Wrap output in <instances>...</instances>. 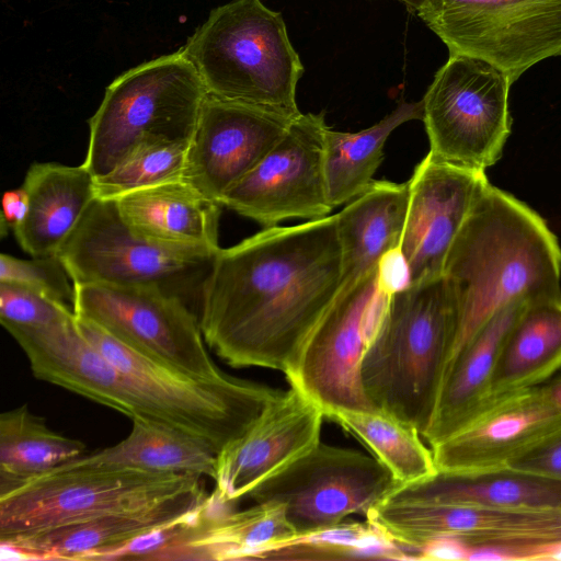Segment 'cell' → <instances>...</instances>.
Returning <instances> with one entry per match:
<instances>
[{"label": "cell", "mask_w": 561, "mask_h": 561, "mask_svg": "<svg viewBox=\"0 0 561 561\" xmlns=\"http://www.w3.org/2000/svg\"><path fill=\"white\" fill-rule=\"evenodd\" d=\"M203 478L131 467L64 463L0 492V540L157 504L202 489Z\"/></svg>", "instance_id": "52a82bcc"}, {"label": "cell", "mask_w": 561, "mask_h": 561, "mask_svg": "<svg viewBox=\"0 0 561 561\" xmlns=\"http://www.w3.org/2000/svg\"><path fill=\"white\" fill-rule=\"evenodd\" d=\"M377 278L379 287L389 296L411 284L410 266L400 247L387 251L380 257Z\"/></svg>", "instance_id": "8d00e7d4"}, {"label": "cell", "mask_w": 561, "mask_h": 561, "mask_svg": "<svg viewBox=\"0 0 561 561\" xmlns=\"http://www.w3.org/2000/svg\"><path fill=\"white\" fill-rule=\"evenodd\" d=\"M389 297L379 287L377 268L341 287L286 376L289 386L314 401L325 417L339 411L375 410L364 392L360 367Z\"/></svg>", "instance_id": "5bb4252c"}, {"label": "cell", "mask_w": 561, "mask_h": 561, "mask_svg": "<svg viewBox=\"0 0 561 561\" xmlns=\"http://www.w3.org/2000/svg\"><path fill=\"white\" fill-rule=\"evenodd\" d=\"M207 95L182 48L127 70L106 88L89 121L83 164L96 179L142 141H190Z\"/></svg>", "instance_id": "8992f818"}, {"label": "cell", "mask_w": 561, "mask_h": 561, "mask_svg": "<svg viewBox=\"0 0 561 561\" xmlns=\"http://www.w3.org/2000/svg\"><path fill=\"white\" fill-rule=\"evenodd\" d=\"M560 432V410L545 386H536L491 403L462 430L430 447L438 471L477 473L507 468Z\"/></svg>", "instance_id": "d6986e66"}, {"label": "cell", "mask_w": 561, "mask_h": 561, "mask_svg": "<svg viewBox=\"0 0 561 561\" xmlns=\"http://www.w3.org/2000/svg\"><path fill=\"white\" fill-rule=\"evenodd\" d=\"M412 560L369 522H343L337 526L297 535L263 552L257 560Z\"/></svg>", "instance_id": "1f68e13d"}, {"label": "cell", "mask_w": 561, "mask_h": 561, "mask_svg": "<svg viewBox=\"0 0 561 561\" xmlns=\"http://www.w3.org/2000/svg\"><path fill=\"white\" fill-rule=\"evenodd\" d=\"M559 368L561 295L531 299L525 304L502 345L490 385L489 405L540 385Z\"/></svg>", "instance_id": "484cf974"}, {"label": "cell", "mask_w": 561, "mask_h": 561, "mask_svg": "<svg viewBox=\"0 0 561 561\" xmlns=\"http://www.w3.org/2000/svg\"><path fill=\"white\" fill-rule=\"evenodd\" d=\"M140 237L174 249L218 253L221 205L184 179L137 190L115 199Z\"/></svg>", "instance_id": "44dd1931"}, {"label": "cell", "mask_w": 561, "mask_h": 561, "mask_svg": "<svg viewBox=\"0 0 561 561\" xmlns=\"http://www.w3.org/2000/svg\"><path fill=\"white\" fill-rule=\"evenodd\" d=\"M324 414L299 389L283 390L216 460L215 489L219 503L236 506L263 481L301 457L321 439Z\"/></svg>", "instance_id": "e0dca14e"}, {"label": "cell", "mask_w": 561, "mask_h": 561, "mask_svg": "<svg viewBox=\"0 0 561 561\" xmlns=\"http://www.w3.org/2000/svg\"><path fill=\"white\" fill-rule=\"evenodd\" d=\"M131 421L126 438L66 465L195 473L214 480L217 453L206 440L153 420L136 417Z\"/></svg>", "instance_id": "83f0119b"}, {"label": "cell", "mask_w": 561, "mask_h": 561, "mask_svg": "<svg viewBox=\"0 0 561 561\" xmlns=\"http://www.w3.org/2000/svg\"><path fill=\"white\" fill-rule=\"evenodd\" d=\"M27 213L13 232L31 256L57 255L95 199V178L81 165L33 163L26 172Z\"/></svg>", "instance_id": "7402d4cb"}, {"label": "cell", "mask_w": 561, "mask_h": 561, "mask_svg": "<svg viewBox=\"0 0 561 561\" xmlns=\"http://www.w3.org/2000/svg\"><path fill=\"white\" fill-rule=\"evenodd\" d=\"M374 455L319 442L263 481L247 499L279 502L297 535L331 528L364 515L400 488Z\"/></svg>", "instance_id": "7c38bea8"}, {"label": "cell", "mask_w": 561, "mask_h": 561, "mask_svg": "<svg viewBox=\"0 0 561 561\" xmlns=\"http://www.w3.org/2000/svg\"><path fill=\"white\" fill-rule=\"evenodd\" d=\"M417 560L437 540L463 548V560H561V514L513 512L389 495L366 516Z\"/></svg>", "instance_id": "ba28073f"}, {"label": "cell", "mask_w": 561, "mask_h": 561, "mask_svg": "<svg viewBox=\"0 0 561 561\" xmlns=\"http://www.w3.org/2000/svg\"><path fill=\"white\" fill-rule=\"evenodd\" d=\"M75 313L135 351L182 374L219 379L198 316L181 297L157 287L73 284Z\"/></svg>", "instance_id": "4fadbf2b"}, {"label": "cell", "mask_w": 561, "mask_h": 561, "mask_svg": "<svg viewBox=\"0 0 561 561\" xmlns=\"http://www.w3.org/2000/svg\"><path fill=\"white\" fill-rule=\"evenodd\" d=\"M28 206L27 193L23 184L8 190L2 197L0 232L4 237L9 231L14 232L23 222Z\"/></svg>", "instance_id": "74e56055"}, {"label": "cell", "mask_w": 561, "mask_h": 561, "mask_svg": "<svg viewBox=\"0 0 561 561\" xmlns=\"http://www.w3.org/2000/svg\"><path fill=\"white\" fill-rule=\"evenodd\" d=\"M392 494L513 512L561 514V480L511 468L477 473L438 471L430 479L400 486Z\"/></svg>", "instance_id": "cb8c5ba5"}, {"label": "cell", "mask_w": 561, "mask_h": 561, "mask_svg": "<svg viewBox=\"0 0 561 561\" xmlns=\"http://www.w3.org/2000/svg\"><path fill=\"white\" fill-rule=\"evenodd\" d=\"M188 146L186 140L140 142L108 173L95 179L96 197L116 199L137 190L183 179Z\"/></svg>", "instance_id": "d6a6232c"}, {"label": "cell", "mask_w": 561, "mask_h": 561, "mask_svg": "<svg viewBox=\"0 0 561 561\" xmlns=\"http://www.w3.org/2000/svg\"><path fill=\"white\" fill-rule=\"evenodd\" d=\"M416 13L449 55L483 60L512 82L561 56V0H425Z\"/></svg>", "instance_id": "8fae6325"}, {"label": "cell", "mask_w": 561, "mask_h": 561, "mask_svg": "<svg viewBox=\"0 0 561 561\" xmlns=\"http://www.w3.org/2000/svg\"><path fill=\"white\" fill-rule=\"evenodd\" d=\"M207 499L209 515L184 548L182 560H257L266 550L297 536L283 503L259 502L236 510L211 494Z\"/></svg>", "instance_id": "4316f807"}, {"label": "cell", "mask_w": 561, "mask_h": 561, "mask_svg": "<svg viewBox=\"0 0 561 561\" xmlns=\"http://www.w3.org/2000/svg\"><path fill=\"white\" fill-rule=\"evenodd\" d=\"M336 214L220 249L201 290L208 347L233 367L290 374L342 286Z\"/></svg>", "instance_id": "6da1fadb"}, {"label": "cell", "mask_w": 561, "mask_h": 561, "mask_svg": "<svg viewBox=\"0 0 561 561\" xmlns=\"http://www.w3.org/2000/svg\"><path fill=\"white\" fill-rule=\"evenodd\" d=\"M76 318L75 310L27 286L0 282V321L3 328H46Z\"/></svg>", "instance_id": "836d02e7"}, {"label": "cell", "mask_w": 561, "mask_h": 561, "mask_svg": "<svg viewBox=\"0 0 561 561\" xmlns=\"http://www.w3.org/2000/svg\"><path fill=\"white\" fill-rule=\"evenodd\" d=\"M488 184L484 171L446 163L430 151L414 168L400 244L411 283L444 274L449 249Z\"/></svg>", "instance_id": "ac0fdd59"}, {"label": "cell", "mask_w": 561, "mask_h": 561, "mask_svg": "<svg viewBox=\"0 0 561 561\" xmlns=\"http://www.w3.org/2000/svg\"><path fill=\"white\" fill-rule=\"evenodd\" d=\"M507 468L561 480V432L513 460Z\"/></svg>", "instance_id": "d590c367"}, {"label": "cell", "mask_w": 561, "mask_h": 561, "mask_svg": "<svg viewBox=\"0 0 561 561\" xmlns=\"http://www.w3.org/2000/svg\"><path fill=\"white\" fill-rule=\"evenodd\" d=\"M423 103L401 102L375 125L360 131H339L327 127L324 137V172L332 207L351 202L373 182L381 164L383 147L400 125L422 119Z\"/></svg>", "instance_id": "f1b7e54d"}, {"label": "cell", "mask_w": 561, "mask_h": 561, "mask_svg": "<svg viewBox=\"0 0 561 561\" xmlns=\"http://www.w3.org/2000/svg\"><path fill=\"white\" fill-rule=\"evenodd\" d=\"M35 378L206 440L218 454L283 390L226 375L198 379L135 351L92 321L9 328Z\"/></svg>", "instance_id": "7a4b0ae2"}, {"label": "cell", "mask_w": 561, "mask_h": 561, "mask_svg": "<svg viewBox=\"0 0 561 561\" xmlns=\"http://www.w3.org/2000/svg\"><path fill=\"white\" fill-rule=\"evenodd\" d=\"M183 51L209 95L299 115L296 88L304 73L280 12L261 0L214 9Z\"/></svg>", "instance_id": "5b68a950"}, {"label": "cell", "mask_w": 561, "mask_h": 561, "mask_svg": "<svg viewBox=\"0 0 561 561\" xmlns=\"http://www.w3.org/2000/svg\"><path fill=\"white\" fill-rule=\"evenodd\" d=\"M216 254L151 242L127 226L115 199L95 197L57 255L73 284L157 287L199 300Z\"/></svg>", "instance_id": "9c48e42d"}, {"label": "cell", "mask_w": 561, "mask_h": 561, "mask_svg": "<svg viewBox=\"0 0 561 561\" xmlns=\"http://www.w3.org/2000/svg\"><path fill=\"white\" fill-rule=\"evenodd\" d=\"M330 419L365 445L401 486L438 472L432 448L425 446L417 430L388 413L339 411Z\"/></svg>", "instance_id": "4dcf8cb0"}, {"label": "cell", "mask_w": 561, "mask_h": 561, "mask_svg": "<svg viewBox=\"0 0 561 561\" xmlns=\"http://www.w3.org/2000/svg\"><path fill=\"white\" fill-rule=\"evenodd\" d=\"M87 445L50 430L23 404L0 415V492L85 455Z\"/></svg>", "instance_id": "f546056e"}, {"label": "cell", "mask_w": 561, "mask_h": 561, "mask_svg": "<svg viewBox=\"0 0 561 561\" xmlns=\"http://www.w3.org/2000/svg\"><path fill=\"white\" fill-rule=\"evenodd\" d=\"M408 199V182L374 181L336 214L343 263L341 287L377 268L387 251L400 247Z\"/></svg>", "instance_id": "d4e9b609"}, {"label": "cell", "mask_w": 561, "mask_h": 561, "mask_svg": "<svg viewBox=\"0 0 561 561\" xmlns=\"http://www.w3.org/2000/svg\"><path fill=\"white\" fill-rule=\"evenodd\" d=\"M512 83L483 60L449 55L422 99L430 152L474 171L496 163L511 134Z\"/></svg>", "instance_id": "30bf717a"}, {"label": "cell", "mask_w": 561, "mask_h": 561, "mask_svg": "<svg viewBox=\"0 0 561 561\" xmlns=\"http://www.w3.org/2000/svg\"><path fill=\"white\" fill-rule=\"evenodd\" d=\"M459 325L458 296L444 274L391 295L360 367L371 407L423 437L438 404Z\"/></svg>", "instance_id": "277c9868"}, {"label": "cell", "mask_w": 561, "mask_h": 561, "mask_svg": "<svg viewBox=\"0 0 561 561\" xmlns=\"http://www.w3.org/2000/svg\"><path fill=\"white\" fill-rule=\"evenodd\" d=\"M444 275L460 306L448 373L500 310L517 300L561 295V248L534 209L489 183L449 249Z\"/></svg>", "instance_id": "3957f363"}, {"label": "cell", "mask_w": 561, "mask_h": 561, "mask_svg": "<svg viewBox=\"0 0 561 561\" xmlns=\"http://www.w3.org/2000/svg\"><path fill=\"white\" fill-rule=\"evenodd\" d=\"M545 388L551 401L561 412V376L551 380L548 385H545Z\"/></svg>", "instance_id": "f35d334b"}, {"label": "cell", "mask_w": 561, "mask_h": 561, "mask_svg": "<svg viewBox=\"0 0 561 561\" xmlns=\"http://www.w3.org/2000/svg\"><path fill=\"white\" fill-rule=\"evenodd\" d=\"M0 282L27 286L75 310V285L58 255L24 260L2 253Z\"/></svg>", "instance_id": "e575fe53"}, {"label": "cell", "mask_w": 561, "mask_h": 561, "mask_svg": "<svg viewBox=\"0 0 561 561\" xmlns=\"http://www.w3.org/2000/svg\"><path fill=\"white\" fill-rule=\"evenodd\" d=\"M409 5L412 10L419 11L421 7L424 4L425 0H399Z\"/></svg>", "instance_id": "ab89813d"}, {"label": "cell", "mask_w": 561, "mask_h": 561, "mask_svg": "<svg viewBox=\"0 0 561 561\" xmlns=\"http://www.w3.org/2000/svg\"><path fill=\"white\" fill-rule=\"evenodd\" d=\"M206 496L202 488L145 507L2 539L0 550L10 560L100 561L105 553L195 508Z\"/></svg>", "instance_id": "ffe728a7"}, {"label": "cell", "mask_w": 561, "mask_h": 561, "mask_svg": "<svg viewBox=\"0 0 561 561\" xmlns=\"http://www.w3.org/2000/svg\"><path fill=\"white\" fill-rule=\"evenodd\" d=\"M324 112L298 115L270 152L220 204L265 228L330 215L324 172Z\"/></svg>", "instance_id": "9a60e30c"}, {"label": "cell", "mask_w": 561, "mask_h": 561, "mask_svg": "<svg viewBox=\"0 0 561 561\" xmlns=\"http://www.w3.org/2000/svg\"><path fill=\"white\" fill-rule=\"evenodd\" d=\"M527 301H514L495 313L457 356L423 436L430 446L459 432L486 409L500 351Z\"/></svg>", "instance_id": "603a6c76"}, {"label": "cell", "mask_w": 561, "mask_h": 561, "mask_svg": "<svg viewBox=\"0 0 561 561\" xmlns=\"http://www.w3.org/2000/svg\"><path fill=\"white\" fill-rule=\"evenodd\" d=\"M297 116L208 94L190 140L183 179L220 204L225 193L270 152Z\"/></svg>", "instance_id": "2e32d148"}]
</instances>
